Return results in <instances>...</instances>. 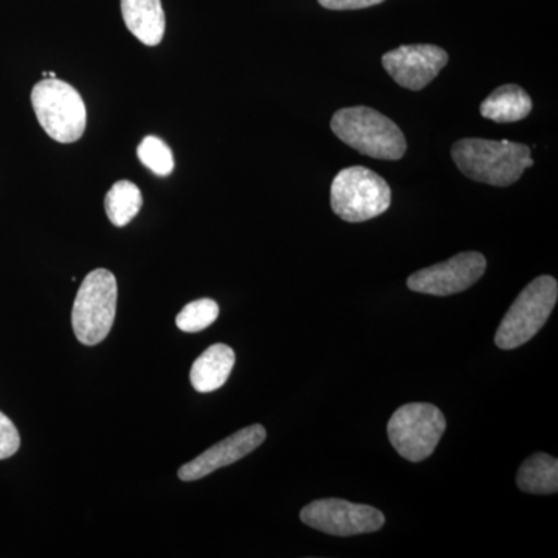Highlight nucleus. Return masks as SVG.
Returning a JSON list of instances; mask_svg holds the SVG:
<instances>
[{
  "mask_svg": "<svg viewBox=\"0 0 558 558\" xmlns=\"http://www.w3.org/2000/svg\"><path fill=\"white\" fill-rule=\"evenodd\" d=\"M451 157L465 178L492 186L513 185L534 167L531 148L509 140L462 138L451 148Z\"/></svg>",
  "mask_w": 558,
  "mask_h": 558,
  "instance_id": "f257e3e1",
  "label": "nucleus"
},
{
  "mask_svg": "<svg viewBox=\"0 0 558 558\" xmlns=\"http://www.w3.org/2000/svg\"><path fill=\"white\" fill-rule=\"evenodd\" d=\"M330 128L341 142L363 156L377 160H399L405 156L407 140L398 124L366 106L337 110Z\"/></svg>",
  "mask_w": 558,
  "mask_h": 558,
  "instance_id": "f03ea898",
  "label": "nucleus"
},
{
  "mask_svg": "<svg viewBox=\"0 0 558 558\" xmlns=\"http://www.w3.org/2000/svg\"><path fill=\"white\" fill-rule=\"evenodd\" d=\"M32 105L40 128L58 143L78 142L86 131L87 110L83 97L65 81H39L32 90Z\"/></svg>",
  "mask_w": 558,
  "mask_h": 558,
  "instance_id": "7ed1b4c3",
  "label": "nucleus"
},
{
  "mask_svg": "<svg viewBox=\"0 0 558 558\" xmlns=\"http://www.w3.org/2000/svg\"><path fill=\"white\" fill-rule=\"evenodd\" d=\"M117 296L112 271L97 269L84 278L72 311L73 332L81 343L95 347L109 336L116 322Z\"/></svg>",
  "mask_w": 558,
  "mask_h": 558,
  "instance_id": "20e7f679",
  "label": "nucleus"
},
{
  "mask_svg": "<svg viewBox=\"0 0 558 558\" xmlns=\"http://www.w3.org/2000/svg\"><path fill=\"white\" fill-rule=\"evenodd\" d=\"M391 197L387 180L365 167L344 168L330 186V207L340 219L352 223L384 215Z\"/></svg>",
  "mask_w": 558,
  "mask_h": 558,
  "instance_id": "39448f33",
  "label": "nucleus"
},
{
  "mask_svg": "<svg viewBox=\"0 0 558 558\" xmlns=\"http://www.w3.org/2000/svg\"><path fill=\"white\" fill-rule=\"evenodd\" d=\"M558 299L557 279L543 275L535 278L513 301L495 336L499 349H515L534 339L548 322Z\"/></svg>",
  "mask_w": 558,
  "mask_h": 558,
  "instance_id": "423d86ee",
  "label": "nucleus"
},
{
  "mask_svg": "<svg viewBox=\"0 0 558 558\" xmlns=\"http://www.w3.org/2000/svg\"><path fill=\"white\" fill-rule=\"evenodd\" d=\"M447 422L442 411L432 403H407L388 422V438L396 451L411 462L432 457Z\"/></svg>",
  "mask_w": 558,
  "mask_h": 558,
  "instance_id": "0eeeda50",
  "label": "nucleus"
},
{
  "mask_svg": "<svg viewBox=\"0 0 558 558\" xmlns=\"http://www.w3.org/2000/svg\"><path fill=\"white\" fill-rule=\"evenodd\" d=\"M300 519L307 526L337 537L371 534L380 531L385 524L380 510L339 498L312 501L301 510Z\"/></svg>",
  "mask_w": 558,
  "mask_h": 558,
  "instance_id": "6e6552de",
  "label": "nucleus"
},
{
  "mask_svg": "<svg viewBox=\"0 0 558 558\" xmlns=\"http://www.w3.org/2000/svg\"><path fill=\"white\" fill-rule=\"evenodd\" d=\"M487 269V259L478 252H462L453 258L411 275L409 289L427 295L449 296L464 292L480 281Z\"/></svg>",
  "mask_w": 558,
  "mask_h": 558,
  "instance_id": "1a4fd4ad",
  "label": "nucleus"
},
{
  "mask_svg": "<svg viewBox=\"0 0 558 558\" xmlns=\"http://www.w3.org/2000/svg\"><path fill=\"white\" fill-rule=\"evenodd\" d=\"M449 62V53L432 44H413L388 51L381 64L399 86L422 90L439 75Z\"/></svg>",
  "mask_w": 558,
  "mask_h": 558,
  "instance_id": "9d476101",
  "label": "nucleus"
},
{
  "mask_svg": "<svg viewBox=\"0 0 558 558\" xmlns=\"http://www.w3.org/2000/svg\"><path fill=\"white\" fill-rule=\"evenodd\" d=\"M266 428L263 425H250L231 435L230 438L220 440L211 449L204 451L196 459L182 465L179 470V478L191 483L211 475L216 470L234 464L240 459L247 457L253 450L258 449L266 440Z\"/></svg>",
  "mask_w": 558,
  "mask_h": 558,
  "instance_id": "9b49d317",
  "label": "nucleus"
},
{
  "mask_svg": "<svg viewBox=\"0 0 558 558\" xmlns=\"http://www.w3.org/2000/svg\"><path fill=\"white\" fill-rule=\"evenodd\" d=\"M121 14L128 31L145 46H159L167 28L161 0H121Z\"/></svg>",
  "mask_w": 558,
  "mask_h": 558,
  "instance_id": "f8f14e48",
  "label": "nucleus"
},
{
  "mask_svg": "<svg viewBox=\"0 0 558 558\" xmlns=\"http://www.w3.org/2000/svg\"><path fill=\"white\" fill-rule=\"evenodd\" d=\"M234 360L233 349L223 343L213 344L194 362L190 373L191 385L199 392L222 388L233 371Z\"/></svg>",
  "mask_w": 558,
  "mask_h": 558,
  "instance_id": "ddd939ff",
  "label": "nucleus"
},
{
  "mask_svg": "<svg viewBox=\"0 0 558 558\" xmlns=\"http://www.w3.org/2000/svg\"><path fill=\"white\" fill-rule=\"evenodd\" d=\"M480 112L484 119L495 123H515L532 112V100L526 90L517 84H506L481 102Z\"/></svg>",
  "mask_w": 558,
  "mask_h": 558,
  "instance_id": "4468645a",
  "label": "nucleus"
},
{
  "mask_svg": "<svg viewBox=\"0 0 558 558\" xmlns=\"http://www.w3.org/2000/svg\"><path fill=\"white\" fill-rule=\"evenodd\" d=\"M520 490L532 495H554L558 492V461L546 453L526 459L517 475Z\"/></svg>",
  "mask_w": 558,
  "mask_h": 558,
  "instance_id": "2eb2a0df",
  "label": "nucleus"
},
{
  "mask_svg": "<svg viewBox=\"0 0 558 558\" xmlns=\"http://www.w3.org/2000/svg\"><path fill=\"white\" fill-rule=\"evenodd\" d=\"M142 207V191L130 180H120L106 194V215L116 227H126Z\"/></svg>",
  "mask_w": 558,
  "mask_h": 558,
  "instance_id": "dca6fc26",
  "label": "nucleus"
},
{
  "mask_svg": "<svg viewBox=\"0 0 558 558\" xmlns=\"http://www.w3.org/2000/svg\"><path fill=\"white\" fill-rule=\"evenodd\" d=\"M219 317V304L215 300L191 301L175 317V325L183 332H201Z\"/></svg>",
  "mask_w": 558,
  "mask_h": 558,
  "instance_id": "f3484780",
  "label": "nucleus"
},
{
  "mask_svg": "<svg viewBox=\"0 0 558 558\" xmlns=\"http://www.w3.org/2000/svg\"><path fill=\"white\" fill-rule=\"evenodd\" d=\"M137 154L142 163L145 165L148 170L153 171L154 174L160 175V178L170 175L171 172L174 171V156H172V150L170 146L159 137L148 135V137L143 138V142L140 143Z\"/></svg>",
  "mask_w": 558,
  "mask_h": 558,
  "instance_id": "a211bd4d",
  "label": "nucleus"
},
{
  "mask_svg": "<svg viewBox=\"0 0 558 558\" xmlns=\"http://www.w3.org/2000/svg\"><path fill=\"white\" fill-rule=\"evenodd\" d=\"M20 447L21 436L16 425L0 411V461L13 457L14 453H17Z\"/></svg>",
  "mask_w": 558,
  "mask_h": 558,
  "instance_id": "6ab92c4d",
  "label": "nucleus"
},
{
  "mask_svg": "<svg viewBox=\"0 0 558 558\" xmlns=\"http://www.w3.org/2000/svg\"><path fill=\"white\" fill-rule=\"evenodd\" d=\"M384 2L385 0H318L319 5L336 11L369 9Z\"/></svg>",
  "mask_w": 558,
  "mask_h": 558,
  "instance_id": "aec40b11",
  "label": "nucleus"
}]
</instances>
